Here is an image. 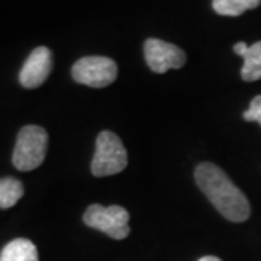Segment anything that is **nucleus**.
Segmentation results:
<instances>
[{"mask_svg": "<svg viewBox=\"0 0 261 261\" xmlns=\"http://www.w3.org/2000/svg\"><path fill=\"white\" fill-rule=\"evenodd\" d=\"M195 180L216 211L228 221L244 222L250 218L251 207L248 199L233 185L224 170L212 163H202L196 167Z\"/></svg>", "mask_w": 261, "mask_h": 261, "instance_id": "nucleus-1", "label": "nucleus"}, {"mask_svg": "<svg viewBox=\"0 0 261 261\" xmlns=\"http://www.w3.org/2000/svg\"><path fill=\"white\" fill-rule=\"evenodd\" d=\"M128 166V152L121 138L111 130H102L96 140V152L92 160V173L106 177L121 173Z\"/></svg>", "mask_w": 261, "mask_h": 261, "instance_id": "nucleus-2", "label": "nucleus"}, {"mask_svg": "<svg viewBox=\"0 0 261 261\" xmlns=\"http://www.w3.org/2000/svg\"><path fill=\"white\" fill-rule=\"evenodd\" d=\"M48 148V134L41 126L28 125L19 130L13 149V166L20 171H31L39 167L45 160Z\"/></svg>", "mask_w": 261, "mask_h": 261, "instance_id": "nucleus-3", "label": "nucleus"}, {"mask_svg": "<svg viewBox=\"0 0 261 261\" xmlns=\"http://www.w3.org/2000/svg\"><path fill=\"white\" fill-rule=\"evenodd\" d=\"M129 212L122 206L92 205L84 212V224L106 233L113 240H123L130 232Z\"/></svg>", "mask_w": 261, "mask_h": 261, "instance_id": "nucleus-4", "label": "nucleus"}, {"mask_svg": "<svg viewBox=\"0 0 261 261\" xmlns=\"http://www.w3.org/2000/svg\"><path fill=\"white\" fill-rule=\"evenodd\" d=\"M71 74L77 83L90 87H106L118 77V65L109 57H83L73 65Z\"/></svg>", "mask_w": 261, "mask_h": 261, "instance_id": "nucleus-5", "label": "nucleus"}, {"mask_svg": "<svg viewBox=\"0 0 261 261\" xmlns=\"http://www.w3.org/2000/svg\"><path fill=\"white\" fill-rule=\"evenodd\" d=\"M144 56L154 73H167L170 68H181L186 63V54L174 44L149 38L144 44Z\"/></svg>", "mask_w": 261, "mask_h": 261, "instance_id": "nucleus-6", "label": "nucleus"}, {"mask_svg": "<svg viewBox=\"0 0 261 261\" xmlns=\"http://www.w3.org/2000/svg\"><path fill=\"white\" fill-rule=\"evenodd\" d=\"M53 68V54L47 47L35 48L27 58L19 73V82L27 89L39 87L48 79Z\"/></svg>", "mask_w": 261, "mask_h": 261, "instance_id": "nucleus-7", "label": "nucleus"}, {"mask_svg": "<svg viewBox=\"0 0 261 261\" xmlns=\"http://www.w3.org/2000/svg\"><path fill=\"white\" fill-rule=\"evenodd\" d=\"M235 54L243 57L244 65L241 77L245 82H255L261 79V41L247 45L245 42H237L233 45Z\"/></svg>", "mask_w": 261, "mask_h": 261, "instance_id": "nucleus-8", "label": "nucleus"}, {"mask_svg": "<svg viewBox=\"0 0 261 261\" xmlns=\"http://www.w3.org/2000/svg\"><path fill=\"white\" fill-rule=\"evenodd\" d=\"M0 261H38L37 247L27 238H16L5 245Z\"/></svg>", "mask_w": 261, "mask_h": 261, "instance_id": "nucleus-9", "label": "nucleus"}, {"mask_svg": "<svg viewBox=\"0 0 261 261\" xmlns=\"http://www.w3.org/2000/svg\"><path fill=\"white\" fill-rule=\"evenodd\" d=\"M261 0H212V8L222 16H240L245 10L255 9Z\"/></svg>", "mask_w": 261, "mask_h": 261, "instance_id": "nucleus-10", "label": "nucleus"}, {"mask_svg": "<svg viewBox=\"0 0 261 261\" xmlns=\"http://www.w3.org/2000/svg\"><path fill=\"white\" fill-rule=\"evenodd\" d=\"M25 193L23 185L16 178H0V209L15 206Z\"/></svg>", "mask_w": 261, "mask_h": 261, "instance_id": "nucleus-11", "label": "nucleus"}, {"mask_svg": "<svg viewBox=\"0 0 261 261\" xmlns=\"http://www.w3.org/2000/svg\"><path fill=\"white\" fill-rule=\"evenodd\" d=\"M244 119L248 122H258L261 125V94L252 99L250 108L244 112Z\"/></svg>", "mask_w": 261, "mask_h": 261, "instance_id": "nucleus-12", "label": "nucleus"}, {"mask_svg": "<svg viewBox=\"0 0 261 261\" xmlns=\"http://www.w3.org/2000/svg\"><path fill=\"white\" fill-rule=\"evenodd\" d=\"M199 261H222V260H219V258H216V257H212V255H207V257L200 258Z\"/></svg>", "mask_w": 261, "mask_h": 261, "instance_id": "nucleus-13", "label": "nucleus"}]
</instances>
